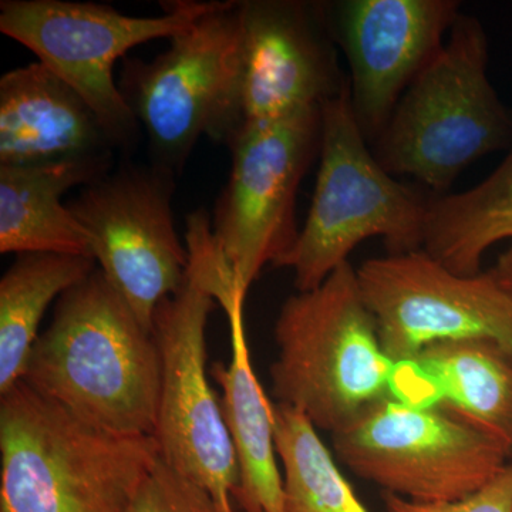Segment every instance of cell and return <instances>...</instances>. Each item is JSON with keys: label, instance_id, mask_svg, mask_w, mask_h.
<instances>
[{"label": "cell", "instance_id": "22", "mask_svg": "<svg viewBox=\"0 0 512 512\" xmlns=\"http://www.w3.org/2000/svg\"><path fill=\"white\" fill-rule=\"evenodd\" d=\"M133 512H217L207 491L158 458Z\"/></svg>", "mask_w": 512, "mask_h": 512}, {"label": "cell", "instance_id": "20", "mask_svg": "<svg viewBox=\"0 0 512 512\" xmlns=\"http://www.w3.org/2000/svg\"><path fill=\"white\" fill-rule=\"evenodd\" d=\"M96 269V261L87 256L18 255L0 281V394L23 379L52 302Z\"/></svg>", "mask_w": 512, "mask_h": 512}, {"label": "cell", "instance_id": "11", "mask_svg": "<svg viewBox=\"0 0 512 512\" xmlns=\"http://www.w3.org/2000/svg\"><path fill=\"white\" fill-rule=\"evenodd\" d=\"M175 174L157 165H124L67 202L93 241L96 264L153 333L156 309L183 286L190 255L175 231Z\"/></svg>", "mask_w": 512, "mask_h": 512}, {"label": "cell", "instance_id": "24", "mask_svg": "<svg viewBox=\"0 0 512 512\" xmlns=\"http://www.w3.org/2000/svg\"><path fill=\"white\" fill-rule=\"evenodd\" d=\"M488 272L512 299V241L510 247L498 256L497 262Z\"/></svg>", "mask_w": 512, "mask_h": 512}, {"label": "cell", "instance_id": "8", "mask_svg": "<svg viewBox=\"0 0 512 512\" xmlns=\"http://www.w3.org/2000/svg\"><path fill=\"white\" fill-rule=\"evenodd\" d=\"M217 5L174 0L164 3L163 15L138 18L99 3L2 0L0 32L87 101L114 148H130L140 123L114 82V64L133 47L180 35Z\"/></svg>", "mask_w": 512, "mask_h": 512}, {"label": "cell", "instance_id": "19", "mask_svg": "<svg viewBox=\"0 0 512 512\" xmlns=\"http://www.w3.org/2000/svg\"><path fill=\"white\" fill-rule=\"evenodd\" d=\"M504 239L512 241V144L480 184L431 195L423 251L456 274L476 275L485 252Z\"/></svg>", "mask_w": 512, "mask_h": 512}, {"label": "cell", "instance_id": "5", "mask_svg": "<svg viewBox=\"0 0 512 512\" xmlns=\"http://www.w3.org/2000/svg\"><path fill=\"white\" fill-rule=\"evenodd\" d=\"M190 265L183 286L158 305L153 335L161 355V393L154 439L160 458L207 491L217 512H237V450L207 372L205 330L217 306L208 282L214 234L204 210L187 217Z\"/></svg>", "mask_w": 512, "mask_h": 512}, {"label": "cell", "instance_id": "9", "mask_svg": "<svg viewBox=\"0 0 512 512\" xmlns=\"http://www.w3.org/2000/svg\"><path fill=\"white\" fill-rule=\"evenodd\" d=\"M342 463L384 493L416 503H451L510 464L503 443L437 406L387 397L332 434Z\"/></svg>", "mask_w": 512, "mask_h": 512}, {"label": "cell", "instance_id": "10", "mask_svg": "<svg viewBox=\"0 0 512 512\" xmlns=\"http://www.w3.org/2000/svg\"><path fill=\"white\" fill-rule=\"evenodd\" d=\"M320 109L244 124L227 143L231 173L215 207L212 232L247 295L262 269L278 266L298 239L296 194L319 154Z\"/></svg>", "mask_w": 512, "mask_h": 512}, {"label": "cell", "instance_id": "3", "mask_svg": "<svg viewBox=\"0 0 512 512\" xmlns=\"http://www.w3.org/2000/svg\"><path fill=\"white\" fill-rule=\"evenodd\" d=\"M488 57L483 23L461 13L370 144L387 173L409 175L431 195H446L471 164L510 148L512 111L490 82Z\"/></svg>", "mask_w": 512, "mask_h": 512}, {"label": "cell", "instance_id": "4", "mask_svg": "<svg viewBox=\"0 0 512 512\" xmlns=\"http://www.w3.org/2000/svg\"><path fill=\"white\" fill-rule=\"evenodd\" d=\"M271 365L276 403L335 434L392 393L394 363L384 353L356 268L350 262L312 291L286 299L275 323Z\"/></svg>", "mask_w": 512, "mask_h": 512}, {"label": "cell", "instance_id": "23", "mask_svg": "<svg viewBox=\"0 0 512 512\" xmlns=\"http://www.w3.org/2000/svg\"><path fill=\"white\" fill-rule=\"evenodd\" d=\"M384 512H512V460L477 493L451 503H416L383 493Z\"/></svg>", "mask_w": 512, "mask_h": 512}, {"label": "cell", "instance_id": "1", "mask_svg": "<svg viewBox=\"0 0 512 512\" xmlns=\"http://www.w3.org/2000/svg\"><path fill=\"white\" fill-rule=\"evenodd\" d=\"M22 380L100 429L156 433L160 349L99 268L60 296Z\"/></svg>", "mask_w": 512, "mask_h": 512}, {"label": "cell", "instance_id": "7", "mask_svg": "<svg viewBox=\"0 0 512 512\" xmlns=\"http://www.w3.org/2000/svg\"><path fill=\"white\" fill-rule=\"evenodd\" d=\"M239 2H218L151 62L127 60L120 90L153 164L177 175L201 136L228 143L241 127Z\"/></svg>", "mask_w": 512, "mask_h": 512}, {"label": "cell", "instance_id": "18", "mask_svg": "<svg viewBox=\"0 0 512 512\" xmlns=\"http://www.w3.org/2000/svg\"><path fill=\"white\" fill-rule=\"evenodd\" d=\"M111 161L113 154L0 165V252L94 259L92 237L63 205L62 197L110 173Z\"/></svg>", "mask_w": 512, "mask_h": 512}, {"label": "cell", "instance_id": "17", "mask_svg": "<svg viewBox=\"0 0 512 512\" xmlns=\"http://www.w3.org/2000/svg\"><path fill=\"white\" fill-rule=\"evenodd\" d=\"M113 143L69 83L36 62L0 79V165L109 156Z\"/></svg>", "mask_w": 512, "mask_h": 512}, {"label": "cell", "instance_id": "6", "mask_svg": "<svg viewBox=\"0 0 512 512\" xmlns=\"http://www.w3.org/2000/svg\"><path fill=\"white\" fill-rule=\"evenodd\" d=\"M319 170L295 245L276 268H291L298 292L318 288L363 241L382 238L389 254L423 249L431 195L387 173L363 136L349 84L322 104Z\"/></svg>", "mask_w": 512, "mask_h": 512}, {"label": "cell", "instance_id": "14", "mask_svg": "<svg viewBox=\"0 0 512 512\" xmlns=\"http://www.w3.org/2000/svg\"><path fill=\"white\" fill-rule=\"evenodd\" d=\"M239 12L241 127L320 109L348 86L323 3L247 0Z\"/></svg>", "mask_w": 512, "mask_h": 512}, {"label": "cell", "instance_id": "15", "mask_svg": "<svg viewBox=\"0 0 512 512\" xmlns=\"http://www.w3.org/2000/svg\"><path fill=\"white\" fill-rule=\"evenodd\" d=\"M212 295L227 315L231 362L215 363L211 375L222 387V414L237 450L241 485L234 501L239 512H284V483L275 447L274 404L269 402L251 362L245 329L247 293L221 258L210 274Z\"/></svg>", "mask_w": 512, "mask_h": 512}, {"label": "cell", "instance_id": "21", "mask_svg": "<svg viewBox=\"0 0 512 512\" xmlns=\"http://www.w3.org/2000/svg\"><path fill=\"white\" fill-rule=\"evenodd\" d=\"M284 512H369L340 473L316 427L299 410L274 404Z\"/></svg>", "mask_w": 512, "mask_h": 512}, {"label": "cell", "instance_id": "2", "mask_svg": "<svg viewBox=\"0 0 512 512\" xmlns=\"http://www.w3.org/2000/svg\"><path fill=\"white\" fill-rule=\"evenodd\" d=\"M154 437L100 429L20 380L0 394V512H133Z\"/></svg>", "mask_w": 512, "mask_h": 512}, {"label": "cell", "instance_id": "12", "mask_svg": "<svg viewBox=\"0 0 512 512\" xmlns=\"http://www.w3.org/2000/svg\"><path fill=\"white\" fill-rule=\"evenodd\" d=\"M356 275L394 365L448 340H494L512 352V299L490 272L456 274L419 249L367 259Z\"/></svg>", "mask_w": 512, "mask_h": 512}, {"label": "cell", "instance_id": "16", "mask_svg": "<svg viewBox=\"0 0 512 512\" xmlns=\"http://www.w3.org/2000/svg\"><path fill=\"white\" fill-rule=\"evenodd\" d=\"M392 393L437 406L503 443L512 456V352L488 339L434 343L394 366Z\"/></svg>", "mask_w": 512, "mask_h": 512}, {"label": "cell", "instance_id": "13", "mask_svg": "<svg viewBox=\"0 0 512 512\" xmlns=\"http://www.w3.org/2000/svg\"><path fill=\"white\" fill-rule=\"evenodd\" d=\"M457 0H345L323 3L333 40L350 67V101L372 144L461 15Z\"/></svg>", "mask_w": 512, "mask_h": 512}]
</instances>
